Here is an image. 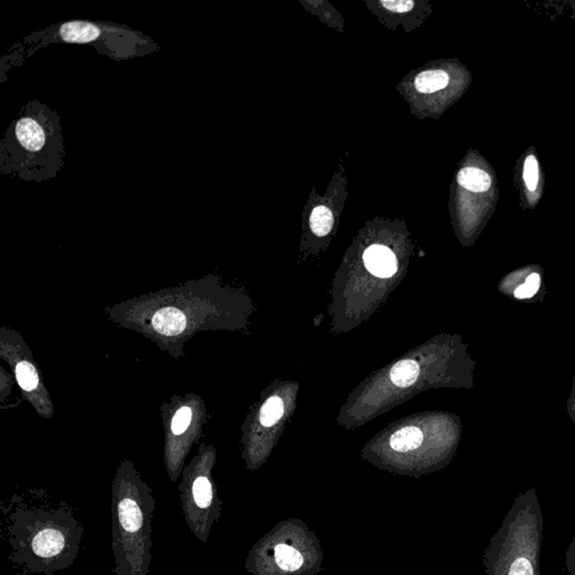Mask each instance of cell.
Returning <instances> with one entry per match:
<instances>
[{
  "label": "cell",
  "instance_id": "20",
  "mask_svg": "<svg viewBox=\"0 0 575 575\" xmlns=\"http://www.w3.org/2000/svg\"><path fill=\"white\" fill-rule=\"evenodd\" d=\"M509 575H533L532 564H530L527 559L520 557V559H516V561L512 563Z\"/></svg>",
  "mask_w": 575,
  "mask_h": 575
},
{
  "label": "cell",
  "instance_id": "8",
  "mask_svg": "<svg viewBox=\"0 0 575 575\" xmlns=\"http://www.w3.org/2000/svg\"><path fill=\"white\" fill-rule=\"evenodd\" d=\"M0 358L11 368L17 385L21 388V398L33 405L38 416L52 418L54 405L38 362L16 329L7 326L0 328Z\"/></svg>",
  "mask_w": 575,
  "mask_h": 575
},
{
  "label": "cell",
  "instance_id": "2",
  "mask_svg": "<svg viewBox=\"0 0 575 575\" xmlns=\"http://www.w3.org/2000/svg\"><path fill=\"white\" fill-rule=\"evenodd\" d=\"M85 527L63 499L42 488L0 500V539L15 575H56L75 564Z\"/></svg>",
  "mask_w": 575,
  "mask_h": 575
},
{
  "label": "cell",
  "instance_id": "16",
  "mask_svg": "<svg viewBox=\"0 0 575 575\" xmlns=\"http://www.w3.org/2000/svg\"><path fill=\"white\" fill-rule=\"evenodd\" d=\"M334 225V217L331 209L325 206H317L314 208L311 215V227L314 234L317 236H325L329 234Z\"/></svg>",
  "mask_w": 575,
  "mask_h": 575
},
{
  "label": "cell",
  "instance_id": "19",
  "mask_svg": "<svg viewBox=\"0 0 575 575\" xmlns=\"http://www.w3.org/2000/svg\"><path fill=\"white\" fill-rule=\"evenodd\" d=\"M16 381L13 373H9L6 371L5 368H0V403L1 407L5 405V401L7 398L11 395V388H13L14 382Z\"/></svg>",
  "mask_w": 575,
  "mask_h": 575
},
{
  "label": "cell",
  "instance_id": "7",
  "mask_svg": "<svg viewBox=\"0 0 575 575\" xmlns=\"http://www.w3.org/2000/svg\"><path fill=\"white\" fill-rule=\"evenodd\" d=\"M161 419L165 432L163 459L169 480L175 483L186 467L191 448L202 437L208 420L207 405L196 393L175 395L162 403Z\"/></svg>",
  "mask_w": 575,
  "mask_h": 575
},
{
  "label": "cell",
  "instance_id": "9",
  "mask_svg": "<svg viewBox=\"0 0 575 575\" xmlns=\"http://www.w3.org/2000/svg\"><path fill=\"white\" fill-rule=\"evenodd\" d=\"M364 264L372 274L390 278L397 272L398 262L391 249L382 245H372L364 252Z\"/></svg>",
  "mask_w": 575,
  "mask_h": 575
},
{
  "label": "cell",
  "instance_id": "18",
  "mask_svg": "<svg viewBox=\"0 0 575 575\" xmlns=\"http://www.w3.org/2000/svg\"><path fill=\"white\" fill-rule=\"evenodd\" d=\"M538 162L534 155H529L526 159L525 167H524V180L528 190L534 191L537 188L538 185Z\"/></svg>",
  "mask_w": 575,
  "mask_h": 575
},
{
  "label": "cell",
  "instance_id": "13",
  "mask_svg": "<svg viewBox=\"0 0 575 575\" xmlns=\"http://www.w3.org/2000/svg\"><path fill=\"white\" fill-rule=\"evenodd\" d=\"M419 366L413 360H403L391 368V381L399 388H408L414 385L418 378Z\"/></svg>",
  "mask_w": 575,
  "mask_h": 575
},
{
  "label": "cell",
  "instance_id": "3",
  "mask_svg": "<svg viewBox=\"0 0 575 575\" xmlns=\"http://www.w3.org/2000/svg\"><path fill=\"white\" fill-rule=\"evenodd\" d=\"M66 165L61 118L38 100L21 107L0 142V172L27 182L52 180Z\"/></svg>",
  "mask_w": 575,
  "mask_h": 575
},
{
  "label": "cell",
  "instance_id": "12",
  "mask_svg": "<svg viewBox=\"0 0 575 575\" xmlns=\"http://www.w3.org/2000/svg\"><path fill=\"white\" fill-rule=\"evenodd\" d=\"M448 75L443 70H430L419 73L415 80V87L422 93H432L447 86Z\"/></svg>",
  "mask_w": 575,
  "mask_h": 575
},
{
  "label": "cell",
  "instance_id": "5",
  "mask_svg": "<svg viewBox=\"0 0 575 575\" xmlns=\"http://www.w3.org/2000/svg\"><path fill=\"white\" fill-rule=\"evenodd\" d=\"M88 44L95 48L101 56L114 61L147 56L160 50L153 38L125 25L107 21H70L53 25L26 36L15 44L9 54L14 62L24 61L40 50L51 44Z\"/></svg>",
  "mask_w": 575,
  "mask_h": 575
},
{
  "label": "cell",
  "instance_id": "6",
  "mask_svg": "<svg viewBox=\"0 0 575 575\" xmlns=\"http://www.w3.org/2000/svg\"><path fill=\"white\" fill-rule=\"evenodd\" d=\"M216 464V448L200 443L194 459L181 473L179 485L181 509L191 533L202 543L209 539L210 532L220 514L212 469Z\"/></svg>",
  "mask_w": 575,
  "mask_h": 575
},
{
  "label": "cell",
  "instance_id": "17",
  "mask_svg": "<svg viewBox=\"0 0 575 575\" xmlns=\"http://www.w3.org/2000/svg\"><path fill=\"white\" fill-rule=\"evenodd\" d=\"M539 286H541V276H539V274H530L527 280H526L525 284L518 286L517 289H516L514 297L518 298V299L532 298L539 289Z\"/></svg>",
  "mask_w": 575,
  "mask_h": 575
},
{
  "label": "cell",
  "instance_id": "14",
  "mask_svg": "<svg viewBox=\"0 0 575 575\" xmlns=\"http://www.w3.org/2000/svg\"><path fill=\"white\" fill-rule=\"evenodd\" d=\"M284 413V401L278 395H274L263 403L259 414V420L263 427H272L281 419Z\"/></svg>",
  "mask_w": 575,
  "mask_h": 575
},
{
  "label": "cell",
  "instance_id": "4",
  "mask_svg": "<svg viewBox=\"0 0 575 575\" xmlns=\"http://www.w3.org/2000/svg\"><path fill=\"white\" fill-rule=\"evenodd\" d=\"M155 499L135 464L123 460L112 485L114 575H149Z\"/></svg>",
  "mask_w": 575,
  "mask_h": 575
},
{
  "label": "cell",
  "instance_id": "11",
  "mask_svg": "<svg viewBox=\"0 0 575 575\" xmlns=\"http://www.w3.org/2000/svg\"><path fill=\"white\" fill-rule=\"evenodd\" d=\"M460 186L473 192H485L491 187L490 175L479 167H464L457 175Z\"/></svg>",
  "mask_w": 575,
  "mask_h": 575
},
{
  "label": "cell",
  "instance_id": "21",
  "mask_svg": "<svg viewBox=\"0 0 575 575\" xmlns=\"http://www.w3.org/2000/svg\"><path fill=\"white\" fill-rule=\"evenodd\" d=\"M382 7L393 13H407L415 6L414 1H382Z\"/></svg>",
  "mask_w": 575,
  "mask_h": 575
},
{
  "label": "cell",
  "instance_id": "1",
  "mask_svg": "<svg viewBox=\"0 0 575 575\" xmlns=\"http://www.w3.org/2000/svg\"><path fill=\"white\" fill-rule=\"evenodd\" d=\"M231 292L207 274L172 288L149 292L105 308L109 321L136 331L167 352L185 358V346L202 331L231 327Z\"/></svg>",
  "mask_w": 575,
  "mask_h": 575
},
{
  "label": "cell",
  "instance_id": "10",
  "mask_svg": "<svg viewBox=\"0 0 575 575\" xmlns=\"http://www.w3.org/2000/svg\"><path fill=\"white\" fill-rule=\"evenodd\" d=\"M423 440H424V435L418 427H403L391 436L390 445L395 451L405 453V452L418 448L422 445Z\"/></svg>",
  "mask_w": 575,
  "mask_h": 575
},
{
  "label": "cell",
  "instance_id": "15",
  "mask_svg": "<svg viewBox=\"0 0 575 575\" xmlns=\"http://www.w3.org/2000/svg\"><path fill=\"white\" fill-rule=\"evenodd\" d=\"M276 564L281 567L282 570L296 571L299 570L304 563L301 554L299 551L288 546V545H276L274 549Z\"/></svg>",
  "mask_w": 575,
  "mask_h": 575
}]
</instances>
